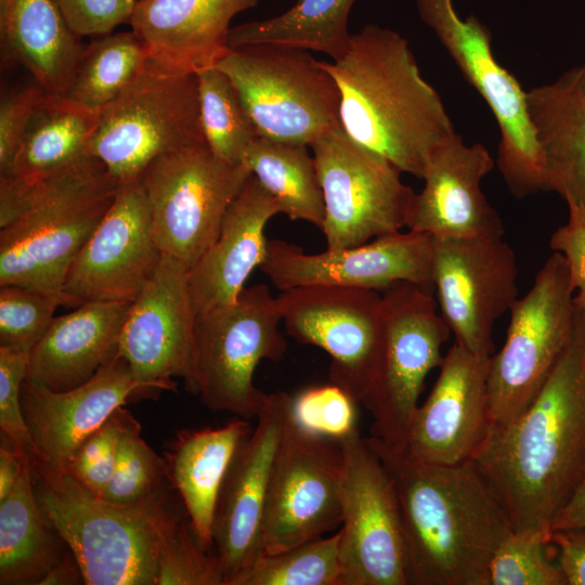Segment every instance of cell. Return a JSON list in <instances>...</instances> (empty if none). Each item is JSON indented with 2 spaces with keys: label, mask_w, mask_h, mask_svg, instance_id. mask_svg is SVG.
Instances as JSON below:
<instances>
[{
  "label": "cell",
  "mask_w": 585,
  "mask_h": 585,
  "mask_svg": "<svg viewBox=\"0 0 585 585\" xmlns=\"http://www.w3.org/2000/svg\"><path fill=\"white\" fill-rule=\"evenodd\" d=\"M576 306L570 343L541 391L519 416L492 424L472 459L517 532L550 531L585 481V313Z\"/></svg>",
  "instance_id": "1"
},
{
  "label": "cell",
  "mask_w": 585,
  "mask_h": 585,
  "mask_svg": "<svg viewBox=\"0 0 585 585\" xmlns=\"http://www.w3.org/2000/svg\"><path fill=\"white\" fill-rule=\"evenodd\" d=\"M399 503L413 585H487L490 561L514 530L473 460L435 465L403 445L367 438Z\"/></svg>",
  "instance_id": "2"
},
{
  "label": "cell",
  "mask_w": 585,
  "mask_h": 585,
  "mask_svg": "<svg viewBox=\"0 0 585 585\" xmlns=\"http://www.w3.org/2000/svg\"><path fill=\"white\" fill-rule=\"evenodd\" d=\"M322 65L340 92L343 131L402 173L421 179L431 152L456 132L407 40L390 28L366 25L351 34L340 58Z\"/></svg>",
  "instance_id": "3"
},
{
  "label": "cell",
  "mask_w": 585,
  "mask_h": 585,
  "mask_svg": "<svg viewBox=\"0 0 585 585\" xmlns=\"http://www.w3.org/2000/svg\"><path fill=\"white\" fill-rule=\"evenodd\" d=\"M39 504L77 559L87 585H156L160 551L181 516L162 486L130 504L88 491L32 461Z\"/></svg>",
  "instance_id": "4"
},
{
  "label": "cell",
  "mask_w": 585,
  "mask_h": 585,
  "mask_svg": "<svg viewBox=\"0 0 585 585\" xmlns=\"http://www.w3.org/2000/svg\"><path fill=\"white\" fill-rule=\"evenodd\" d=\"M119 183L104 164L83 154L35 183L24 209L0 227V286L51 292L114 203Z\"/></svg>",
  "instance_id": "5"
},
{
  "label": "cell",
  "mask_w": 585,
  "mask_h": 585,
  "mask_svg": "<svg viewBox=\"0 0 585 585\" xmlns=\"http://www.w3.org/2000/svg\"><path fill=\"white\" fill-rule=\"evenodd\" d=\"M205 143L197 74L172 70L148 58L121 93L100 109L87 154L123 184L139 180L157 157Z\"/></svg>",
  "instance_id": "6"
},
{
  "label": "cell",
  "mask_w": 585,
  "mask_h": 585,
  "mask_svg": "<svg viewBox=\"0 0 585 585\" xmlns=\"http://www.w3.org/2000/svg\"><path fill=\"white\" fill-rule=\"evenodd\" d=\"M277 297L268 285L245 287L237 299L195 316L192 393L211 411L258 416L266 393L253 385L262 360L280 361L287 342Z\"/></svg>",
  "instance_id": "7"
},
{
  "label": "cell",
  "mask_w": 585,
  "mask_h": 585,
  "mask_svg": "<svg viewBox=\"0 0 585 585\" xmlns=\"http://www.w3.org/2000/svg\"><path fill=\"white\" fill-rule=\"evenodd\" d=\"M216 66L232 81L261 138L310 146L340 122L338 86L306 50L232 48Z\"/></svg>",
  "instance_id": "8"
},
{
  "label": "cell",
  "mask_w": 585,
  "mask_h": 585,
  "mask_svg": "<svg viewBox=\"0 0 585 585\" xmlns=\"http://www.w3.org/2000/svg\"><path fill=\"white\" fill-rule=\"evenodd\" d=\"M573 292L566 260L554 252L530 290L512 303L504 346L489 361L492 424L519 416L557 366L574 330L577 306Z\"/></svg>",
  "instance_id": "9"
},
{
  "label": "cell",
  "mask_w": 585,
  "mask_h": 585,
  "mask_svg": "<svg viewBox=\"0 0 585 585\" xmlns=\"http://www.w3.org/2000/svg\"><path fill=\"white\" fill-rule=\"evenodd\" d=\"M465 79L486 102L499 128L497 167L516 198L548 191L545 164L529 117L526 91L492 53V34L477 16L461 18L454 0H416Z\"/></svg>",
  "instance_id": "10"
},
{
  "label": "cell",
  "mask_w": 585,
  "mask_h": 585,
  "mask_svg": "<svg viewBox=\"0 0 585 585\" xmlns=\"http://www.w3.org/2000/svg\"><path fill=\"white\" fill-rule=\"evenodd\" d=\"M251 176L244 164L219 158L206 143L153 160L139 180L161 253L190 270L214 242L227 208Z\"/></svg>",
  "instance_id": "11"
},
{
  "label": "cell",
  "mask_w": 585,
  "mask_h": 585,
  "mask_svg": "<svg viewBox=\"0 0 585 585\" xmlns=\"http://www.w3.org/2000/svg\"><path fill=\"white\" fill-rule=\"evenodd\" d=\"M310 147L324 199L326 249L359 246L406 226L415 193L392 162L352 140L340 122Z\"/></svg>",
  "instance_id": "12"
},
{
  "label": "cell",
  "mask_w": 585,
  "mask_h": 585,
  "mask_svg": "<svg viewBox=\"0 0 585 585\" xmlns=\"http://www.w3.org/2000/svg\"><path fill=\"white\" fill-rule=\"evenodd\" d=\"M382 348L363 405L373 435L403 445L428 373L440 365L450 328L431 292L398 282L381 292Z\"/></svg>",
  "instance_id": "13"
},
{
  "label": "cell",
  "mask_w": 585,
  "mask_h": 585,
  "mask_svg": "<svg viewBox=\"0 0 585 585\" xmlns=\"http://www.w3.org/2000/svg\"><path fill=\"white\" fill-rule=\"evenodd\" d=\"M341 585H410L396 493L382 461L359 430L340 440Z\"/></svg>",
  "instance_id": "14"
},
{
  "label": "cell",
  "mask_w": 585,
  "mask_h": 585,
  "mask_svg": "<svg viewBox=\"0 0 585 585\" xmlns=\"http://www.w3.org/2000/svg\"><path fill=\"white\" fill-rule=\"evenodd\" d=\"M277 302L287 334L328 353L329 381L363 403L381 355V292L304 285L282 290Z\"/></svg>",
  "instance_id": "15"
},
{
  "label": "cell",
  "mask_w": 585,
  "mask_h": 585,
  "mask_svg": "<svg viewBox=\"0 0 585 585\" xmlns=\"http://www.w3.org/2000/svg\"><path fill=\"white\" fill-rule=\"evenodd\" d=\"M343 464L340 440L303 429L289 411L269 486L263 551L295 547L341 524Z\"/></svg>",
  "instance_id": "16"
},
{
  "label": "cell",
  "mask_w": 585,
  "mask_h": 585,
  "mask_svg": "<svg viewBox=\"0 0 585 585\" xmlns=\"http://www.w3.org/2000/svg\"><path fill=\"white\" fill-rule=\"evenodd\" d=\"M432 275L440 314L455 342L491 356L494 324L517 299L511 247L503 237L432 236Z\"/></svg>",
  "instance_id": "17"
},
{
  "label": "cell",
  "mask_w": 585,
  "mask_h": 585,
  "mask_svg": "<svg viewBox=\"0 0 585 585\" xmlns=\"http://www.w3.org/2000/svg\"><path fill=\"white\" fill-rule=\"evenodd\" d=\"M161 257L141 181L119 184L110 208L70 264L62 292L73 308L134 301Z\"/></svg>",
  "instance_id": "18"
},
{
  "label": "cell",
  "mask_w": 585,
  "mask_h": 585,
  "mask_svg": "<svg viewBox=\"0 0 585 585\" xmlns=\"http://www.w3.org/2000/svg\"><path fill=\"white\" fill-rule=\"evenodd\" d=\"M260 269L281 291L304 285H336L382 292L394 283L408 282L434 292L432 236L410 230L320 253H306L286 240L268 239Z\"/></svg>",
  "instance_id": "19"
},
{
  "label": "cell",
  "mask_w": 585,
  "mask_h": 585,
  "mask_svg": "<svg viewBox=\"0 0 585 585\" xmlns=\"http://www.w3.org/2000/svg\"><path fill=\"white\" fill-rule=\"evenodd\" d=\"M291 396L266 393L257 427L236 453L224 478L213 520V545L224 585L263 552L269 486Z\"/></svg>",
  "instance_id": "20"
},
{
  "label": "cell",
  "mask_w": 585,
  "mask_h": 585,
  "mask_svg": "<svg viewBox=\"0 0 585 585\" xmlns=\"http://www.w3.org/2000/svg\"><path fill=\"white\" fill-rule=\"evenodd\" d=\"M195 313L188 269L162 255L152 278L132 302L118 339V352L134 378L153 391H176L181 377L192 391V348Z\"/></svg>",
  "instance_id": "21"
},
{
  "label": "cell",
  "mask_w": 585,
  "mask_h": 585,
  "mask_svg": "<svg viewBox=\"0 0 585 585\" xmlns=\"http://www.w3.org/2000/svg\"><path fill=\"white\" fill-rule=\"evenodd\" d=\"M489 361L457 342L447 350L429 395L410 420L403 446L411 455L445 466L473 459L492 425Z\"/></svg>",
  "instance_id": "22"
},
{
  "label": "cell",
  "mask_w": 585,
  "mask_h": 585,
  "mask_svg": "<svg viewBox=\"0 0 585 585\" xmlns=\"http://www.w3.org/2000/svg\"><path fill=\"white\" fill-rule=\"evenodd\" d=\"M153 391L138 381L117 351L86 382L64 391L25 378L22 408L36 447L32 461L66 473L80 445L136 394Z\"/></svg>",
  "instance_id": "23"
},
{
  "label": "cell",
  "mask_w": 585,
  "mask_h": 585,
  "mask_svg": "<svg viewBox=\"0 0 585 585\" xmlns=\"http://www.w3.org/2000/svg\"><path fill=\"white\" fill-rule=\"evenodd\" d=\"M494 164L484 145H466L457 133L439 144L425 167L424 186L412 198L405 227L431 236L502 238L503 221L480 187Z\"/></svg>",
  "instance_id": "24"
},
{
  "label": "cell",
  "mask_w": 585,
  "mask_h": 585,
  "mask_svg": "<svg viewBox=\"0 0 585 585\" xmlns=\"http://www.w3.org/2000/svg\"><path fill=\"white\" fill-rule=\"evenodd\" d=\"M260 0H138L129 21L148 58L177 72L216 66L229 52L231 21Z\"/></svg>",
  "instance_id": "25"
},
{
  "label": "cell",
  "mask_w": 585,
  "mask_h": 585,
  "mask_svg": "<svg viewBox=\"0 0 585 585\" xmlns=\"http://www.w3.org/2000/svg\"><path fill=\"white\" fill-rule=\"evenodd\" d=\"M278 213V203L251 176L227 208L214 242L188 270L195 316L237 299L252 270L264 261V229Z\"/></svg>",
  "instance_id": "26"
},
{
  "label": "cell",
  "mask_w": 585,
  "mask_h": 585,
  "mask_svg": "<svg viewBox=\"0 0 585 585\" xmlns=\"http://www.w3.org/2000/svg\"><path fill=\"white\" fill-rule=\"evenodd\" d=\"M133 301H90L53 318L29 352L26 378L55 391L88 381L117 351Z\"/></svg>",
  "instance_id": "27"
},
{
  "label": "cell",
  "mask_w": 585,
  "mask_h": 585,
  "mask_svg": "<svg viewBox=\"0 0 585 585\" xmlns=\"http://www.w3.org/2000/svg\"><path fill=\"white\" fill-rule=\"evenodd\" d=\"M100 110L46 93L32 113L6 174L0 176V226L22 212L30 187L50 172L87 154Z\"/></svg>",
  "instance_id": "28"
},
{
  "label": "cell",
  "mask_w": 585,
  "mask_h": 585,
  "mask_svg": "<svg viewBox=\"0 0 585 585\" xmlns=\"http://www.w3.org/2000/svg\"><path fill=\"white\" fill-rule=\"evenodd\" d=\"M526 105L548 191L585 207V64L526 91Z\"/></svg>",
  "instance_id": "29"
},
{
  "label": "cell",
  "mask_w": 585,
  "mask_h": 585,
  "mask_svg": "<svg viewBox=\"0 0 585 585\" xmlns=\"http://www.w3.org/2000/svg\"><path fill=\"white\" fill-rule=\"evenodd\" d=\"M247 419L224 426L179 431L164 452L165 476L180 495L199 545H213V520L226 472L252 432Z\"/></svg>",
  "instance_id": "30"
},
{
  "label": "cell",
  "mask_w": 585,
  "mask_h": 585,
  "mask_svg": "<svg viewBox=\"0 0 585 585\" xmlns=\"http://www.w3.org/2000/svg\"><path fill=\"white\" fill-rule=\"evenodd\" d=\"M2 60L24 66L46 93L64 96L84 46L53 0H0Z\"/></svg>",
  "instance_id": "31"
},
{
  "label": "cell",
  "mask_w": 585,
  "mask_h": 585,
  "mask_svg": "<svg viewBox=\"0 0 585 585\" xmlns=\"http://www.w3.org/2000/svg\"><path fill=\"white\" fill-rule=\"evenodd\" d=\"M62 542L39 504L29 457L15 486L0 500V584H39L66 551Z\"/></svg>",
  "instance_id": "32"
},
{
  "label": "cell",
  "mask_w": 585,
  "mask_h": 585,
  "mask_svg": "<svg viewBox=\"0 0 585 585\" xmlns=\"http://www.w3.org/2000/svg\"><path fill=\"white\" fill-rule=\"evenodd\" d=\"M356 0H297L282 14L236 25L229 46H283L312 50L340 58L348 50L351 34L348 20Z\"/></svg>",
  "instance_id": "33"
},
{
  "label": "cell",
  "mask_w": 585,
  "mask_h": 585,
  "mask_svg": "<svg viewBox=\"0 0 585 585\" xmlns=\"http://www.w3.org/2000/svg\"><path fill=\"white\" fill-rule=\"evenodd\" d=\"M308 147L258 136L246 150L242 162L278 203L282 213L322 230L323 193Z\"/></svg>",
  "instance_id": "34"
},
{
  "label": "cell",
  "mask_w": 585,
  "mask_h": 585,
  "mask_svg": "<svg viewBox=\"0 0 585 585\" xmlns=\"http://www.w3.org/2000/svg\"><path fill=\"white\" fill-rule=\"evenodd\" d=\"M147 60L144 43L132 30L98 36L84 46L64 96L100 110L121 93Z\"/></svg>",
  "instance_id": "35"
},
{
  "label": "cell",
  "mask_w": 585,
  "mask_h": 585,
  "mask_svg": "<svg viewBox=\"0 0 585 585\" xmlns=\"http://www.w3.org/2000/svg\"><path fill=\"white\" fill-rule=\"evenodd\" d=\"M196 74L200 121L208 147L227 162L243 164L246 150L259 134L235 87L217 66Z\"/></svg>",
  "instance_id": "36"
},
{
  "label": "cell",
  "mask_w": 585,
  "mask_h": 585,
  "mask_svg": "<svg viewBox=\"0 0 585 585\" xmlns=\"http://www.w3.org/2000/svg\"><path fill=\"white\" fill-rule=\"evenodd\" d=\"M340 533L295 547L263 551L230 585H341Z\"/></svg>",
  "instance_id": "37"
},
{
  "label": "cell",
  "mask_w": 585,
  "mask_h": 585,
  "mask_svg": "<svg viewBox=\"0 0 585 585\" xmlns=\"http://www.w3.org/2000/svg\"><path fill=\"white\" fill-rule=\"evenodd\" d=\"M549 530L512 531L495 550L487 585H567L552 550Z\"/></svg>",
  "instance_id": "38"
},
{
  "label": "cell",
  "mask_w": 585,
  "mask_h": 585,
  "mask_svg": "<svg viewBox=\"0 0 585 585\" xmlns=\"http://www.w3.org/2000/svg\"><path fill=\"white\" fill-rule=\"evenodd\" d=\"M165 480L164 457L141 437V425L132 416L121 433L114 473L101 497L134 503L161 489Z\"/></svg>",
  "instance_id": "39"
},
{
  "label": "cell",
  "mask_w": 585,
  "mask_h": 585,
  "mask_svg": "<svg viewBox=\"0 0 585 585\" xmlns=\"http://www.w3.org/2000/svg\"><path fill=\"white\" fill-rule=\"evenodd\" d=\"M60 306L69 307L64 294L21 285L0 286V346L30 352Z\"/></svg>",
  "instance_id": "40"
},
{
  "label": "cell",
  "mask_w": 585,
  "mask_h": 585,
  "mask_svg": "<svg viewBox=\"0 0 585 585\" xmlns=\"http://www.w3.org/2000/svg\"><path fill=\"white\" fill-rule=\"evenodd\" d=\"M217 555L197 542L190 522L180 518L158 559L156 585H224Z\"/></svg>",
  "instance_id": "41"
},
{
  "label": "cell",
  "mask_w": 585,
  "mask_h": 585,
  "mask_svg": "<svg viewBox=\"0 0 585 585\" xmlns=\"http://www.w3.org/2000/svg\"><path fill=\"white\" fill-rule=\"evenodd\" d=\"M355 404L343 389L329 382L306 388L292 395L290 412L303 429L342 440L358 430Z\"/></svg>",
  "instance_id": "42"
},
{
  "label": "cell",
  "mask_w": 585,
  "mask_h": 585,
  "mask_svg": "<svg viewBox=\"0 0 585 585\" xmlns=\"http://www.w3.org/2000/svg\"><path fill=\"white\" fill-rule=\"evenodd\" d=\"M132 416L129 410L118 407L80 445L66 473L88 491L101 496L113 477L119 440Z\"/></svg>",
  "instance_id": "43"
},
{
  "label": "cell",
  "mask_w": 585,
  "mask_h": 585,
  "mask_svg": "<svg viewBox=\"0 0 585 585\" xmlns=\"http://www.w3.org/2000/svg\"><path fill=\"white\" fill-rule=\"evenodd\" d=\"M29 352L0 346V429L17 447L36 457L22 408V386L27 375Z\"/></svg>",
  "instance_id": "44"
},
{
  "label": "cell",
  "mask_w": 585,
  "mask_h": 585,
  "mask_svg": "<svg viewBox=\"0 0 585 585\" xmlns=\"http://www.w3.org/2000/svg\"><path fill=\"white\" fill-rule=\"evenodd\" d=\"M138 0H53L78 37H98L128 23Z\"/></svg>",
  "instance_id": "45"
},
{
  "label": "cell",
  "mask_w": 585,
  "mask_h": 585,
  "mask_svg": "<svg viewBox=\"0 0 585 585\" xmlns=\"http://www.w3.org/2000/svg\"><path fill=\"white\" fill-rule=\"evenodd\" d=\"M46 92L39 86L26 87L5 95L0 104V176L15 159L29 119Z\"/></svg>",
  "instance_id": "46"
},
{
  "label": "cell",
  "mask_w": 585,
  "mask_h": 585,
  "mask_svg": "<svg viewBox=\"0 0 585 585\" xmlns=\"http://www.w3.org/2000/svg\"><path fill=\"white\" fill-rule=\"evenodd\" d=\"M549 244L563 256L574 291L585 294V207L569 206L568 222L551 234Z\"/></svg>",
  "instance_id": "47"
},
{
  "label": "cell",
  "mask_w": 585,
  "mask_h": 585,
  "mask_svg": "<svg viewBox=\"0 0 585 585\" xmlns=\"http://www.w3.org/2000/svg\"><path fill=\"white\" fill-rule=\"evenodd\" d=\"M550 543L567 585H585V529L551 531Z\"/></svg>",
  "instance_id": "48"
},
{
  "label": "cell",
  "mask_w": 585,
  "mask_h": 585,
  "mask_svg": "<svg viewBox=\"0 0 585 585\" xmlns=\"http://www.w3.org/2000/svg\"><path fill=\"white\" fill-rule=\"evenodd\" d=\"M30 457L8 437L1 434L0 443V500L4 499L21 477L25 461Z\"/></svg>",
  "instance_id": "49"
},
{
  "label": "cell",
  "mask_w": 585,
  "mask_h": 585,
  "mask_svg": "<svg viewBox=\"0 0 585 585\" xmlns=\"http://www.w3.org/2000/svg\"><path fill=\"white\" fill-rule=\"evenodd\" d=\"M84 584V578L74 554L67 547L64 555L51 567L39 585Z\"/></svg>",
  "instance_id": "50"
},
{
  "label": "cell",
  "mask_w": 585,
  "mask_h": 585,
  "mask_svg": "<svg viewBox=\"0 0 585 585\" xmlns=\"http://www.w3.org/2000/svg\"><path fill=\"white\" fill-rule=\"evenodd\" d=\"M574 529H585V481L550 525V531Z\"/></svg>",
  "instance_id": "51"
},
{
  "label": "cell",
  "mask_w": 585,
  "mask_h": 585,
  "mask_svg": "<svg viewBox=\"0 0 585 585\" xmlns=\"http://www.w3.org/2000/svg\"><path fill=\"white\" fill-rule=\"evenodd\" d=\"M575 302L578 304V307L583 310L585 313V294L577 292L574 296Z\"/></svg>",
  "instance_id": "52"
}]
</instances>
